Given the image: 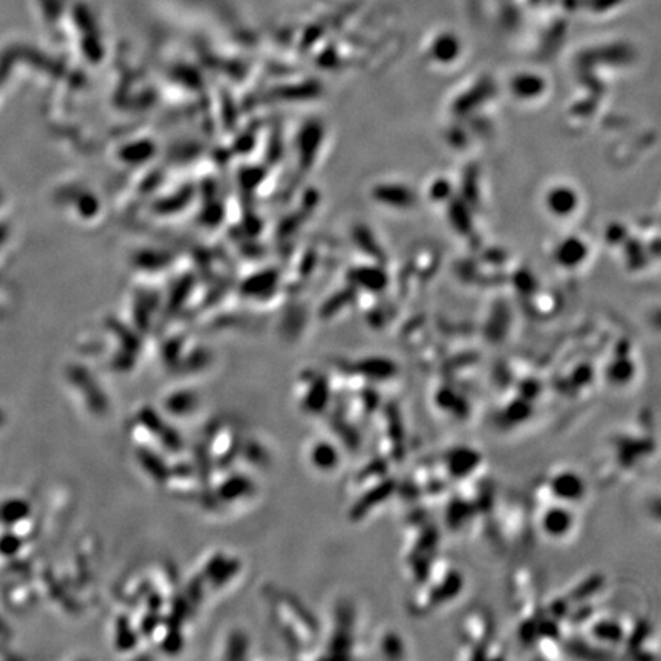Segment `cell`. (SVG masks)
I'll use <instances>...</instances> for the list:
<instances>
[{"mask_svg":"<svg viewBox=\"0 0 661 661\" xmlns=\"http://www.w3.org/2000/svg\"><path fill=\"white\" fill-rule=\"evenodd\" d=\"M539 527L550 539H563L575 527V516L568 503L551 501L539 514Z\"/></svg>","mask_w":661,"mask_h":661,"instance_id":"cell-1","label":"cell"},{"mask_svg":"<svg viewBox=\"0 0 661 661\" xmlns=\"http://www.w3.org/2000/svg\"><path fill=\"white\" fill-rule=\"evenodd\" d=\"M545 488H547L551 501L568 503V506L580 501L586 495V484L583 478L577 471L570 468L555 471L554 475L550 476Z\"/></svg>","mask_w":661,"mask_h":661,"instance_id":"cell-2","label":"cell"},{"mask_svg":"<svg viewBox=\"0 0 661 661\" xmlns=\"http://www.w3.org/2000/svg\"><path fill=\"white\" fill-rule=\"evenodd\" d=\"M443 463L449 476L455 479H464L478 470L481 464V456L479 452L470 447H455L444 455Z\"/></svg>","mask_w":661,"mask_h":661,"instance_id":"cell-3","label":"cell"},{"mask_svg":"<svg viewBox=\"0 0 661 661\" xmlns=\"http://www.w3.org/2000/svg\"><path fill=\"white\" fill-rule=\"evenodd\" d=\"M591 634L594 638L610 645H618L627 638L623 623L613 620V618H602V620L597 622L591 629Z\"/></svg>","mask_w":661,"mask_h":661,"instance_id":"cell-4","label":"cell"},{"mask_svg":"<svg viewBox=\"0 0 661 661\" xmlns=\"http://www.w3.org/2000/svg\"><path fill=\"white\" fill-rule=\"evenodd\" d=\"M314 458H316V463L323 467V468H332L334 464L337 463V454L335 450L327 444H320L314 450ZM317 466V467H319Z\"/></svg>","mask_w":661,"mask_h":661,"instance_id":"cell-5","label":"cell"},{"mask_svg":"<svg viewBox=\"0 0 661 661\" xmlns=\"http://www.w3.org/2000/svg\"><path fill=\"white\" fill-rule=\"evenodd\" d=\"M403 642H401V638L395 635V634H387L384 638H383V652L386 657H403Z\"/></svg>","mask_w":661,"mask_h":661,"instance_id":"cell-6","label":"cell"}]
</instances>
